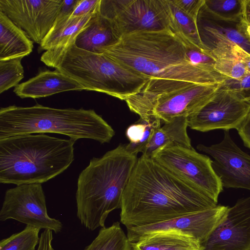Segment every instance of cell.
Returning a JSON list of instances; mask_svg holds the SVG:
<instances>
[{"mask_svg":"<svg viewBox=\"0 0 250 250\" xmlns=\"http://www.w3.org/2000/svg\"><path fill=\"white\" fill-rule=\"evenodd\" d=\"M101 0H80L71 14L72 17H81L96 14L100 12Z\"/></svg>","mask_w":250,"mask_h":250,"instance_id":"cell-33","label":"cell"},{"mask_svg":"<svg viewBox=\"0 0 250 250\" xmlns=\"http://www.w3.org/2000/svg\"><path fill=\"white\" fill-rule=\"evenodd\" d=\"M188 126L187 117H185L165 123L153 132L142 154L151 157L159 149L173 146L192 147L187 131Z\"/></svg>","mask_w":250,"mask_h":250,"instance_id":"cell-19","label":"cell"},{"mask_svg":"<svg viewBox=\"0 0 250 250\" xmlns=\"http://www.w3.org/2000/svg\"><path fill=\"white\" fill-rule=\"evenodd\" d=\"M222 86L232 91L242 99L250 102V74L238 79L228 78Z\"/></svg>","mask_w":250,"mask_h":250,"instance_id":"cell-31","label":"cell"},{"mask_svg":"<svg viewBox=\"0 0 250 250\" xmlns=\"http://www.w3.org/2000/svg\"><path fill=\"white\" fill-rule=\"evenodd\" d=\"M22 58L0 60V93L16 86L24 77Z\"/></svg>","mask_w":250,"mask_h":250,"instance_id":"cell-27","label":"cell"},{"mask_svg":"<svg viewBox=\"0 0 250 250\" xmlns=\"http://www.w3.org/2000/svg\"><path fill=\"white\" fill-rule=\"evenodd\" d=\"M222 83L205 84L178 82L167 84L145 85L125 100L130 110L146 120L155 115L164 123L188 117L207 104Z\"/></svg>","mask_w":250,"mask_h":250,"instance_id":"cell-7","label":"cell"},{"mask_svg":"<svg viewBox=\"0 0 250 250\" xmlns=\"http://www.w3.org/2000/svg\"><path fill=\"white\" fill-rule=\"evenodd\" d=\"M99 12L119 39L135 32L172 30L167 0H101Z\"/></svg>","mask_w":250,"mask_h":250,"instance_id":"cell-8","label":"cell"},{"mask_svg":"<svg viewBox=\"0 0 250 250\" xmlns=\"http://www.w3.org/2000/svg\"><path fill=\"white\" fill-rule=\"evenodd\" d=\"M182 41L185 45L187 58L191 64L208 71L217 72L214 69L215 61L207 50L188 42Z\"/></svg>","mask_w":250,"mask_h":250,"instance_id":"cell-29","label":"cell"},{"mask_svg":"<svg viewBox=\"0 0 250 250\" xmlns=\"http://www.w3.org/2000/svg\"><path fill=\"white\" fill-rule=\"evenodd\" d=\"M75 39L45 51L41 61L75 80L86 90L103 92L121 100L139 92L149 81L104 54L77 47Z\"/></svg>","mask_w":250,"mask_h":250,"instance_id":"cell-6","label":"cell"},{"mask_svg":"<svg viewBox=\"0 0 250 250\" xmlns=\"http://www.w3.org/2000/svg\"><path fill=\"white\" fill-rule=\"evenodd\" d=\"M247 32L249 35V37L250 39V26L249 25L247 27Z\"/></svg>","mask_w":250,"mask_h":250,"instance_id":"cell-39","label":"cell"},{"mask_svg":"<svg viewBox=\"0 0 250 250\" xmlns=\"http://www.w3.org/2000/svg\"><path fill=\"white\" fill-rule=\"evenodd\" d=\"M202 250H249L250 196L239 199L229 208L223 220L208 239Z\"/></svg>","mask_w":250,"mask_h":250,"instance_id":"cell-16","label":"cell"},{"mask_svg":"<svg viewBox=\"0 0 250 250\" xmlns=\"http://www.w3.org/2000/svg\"><path fill=\"white\" fill-rule=\"evenodd\" d=\"M171 1L196 21L199 11L205 3V0H171Z\"/></svg>","mask_w":250,"mask_h":250,"instance_id":"cell-32","label":"cell"},{"mask_svg":"<svg viewBox=\"0 0 250 250\" xmlns=\"http://www.w3.org/2000/svg\"><path fill=\"white\" fill-rule=\"evenodd\" d=\"M79 0H63V3L59 11L56 20L71 16Z\"/></svg>","mask_w":250,"mask_h":250,"instance_id":"cell-37","label":"cell"},{"mask_svg":"<svg viewBox=\"0 0 250 250\" xmlns=\"http://www.w3.org/2000/svg\"><path fill=\"white\" fill-rule=\"evenodd\" d=\"M53 239V231L50 229H44L40 235L37 250H55L52 247Z\"/></svg>","mask_w":250,"mask_h":250,"instance_id":"cell-36","label":"cell"},{"mask_svg":"<svg viewBox=\"0 0 250 250\" xmlns=\"http://www.w3.org/2000/svg\"><path fill=\"white\" fill-rule=\"evenodd\" d=\"M228 208L227 206L217 205L154 224L126 228V235L132 243L150 234L176 231L190 235L202 244L223 220Z\"/></svg>","mask_w":250,"mask_h":250,"instance_id":"cell-12","label":"cell"},{"mask_svg":"<svg viewBox=\"0 0 250 250\" xmlns=\"http://www.w3.org/2000/svg\"><path fill=\"white\" fill-rule=\"evenodd\" d=\"M95 15L69 16L56 20L52 29L40 44L41 48L46 51L67 44L75 39Z\"/></svg>","mask_w":250,"mask_h":250,"instance_id":"cell-22","label":"cell"},{"mask_svg":"<svg viewBox=\"0 0 250 250\" xmlns=\"http://www.w3.org/2000/svg\"><path fill=\"white\" fill-rule=\"evenodd\" d=\"M232 50L236 59L243 64L250 73V53L238 45H233Z\"/></svg>","mask_w":250,"mask_h":250,"instance_id":"cell-35","label":"cell"},{"mask_svg":"<svg viewBox=\"0 0 250 250\" xmlns=\"http://www.w3.org/2000/svg\"><path fill=\"white\" fill-rule=\"evenodd\" d=\"M83 250H132L131 244L120 223L101 228L98 235Z\"/></svg>","mask_w":250,"mask_h":250,"instance_id":"cell-24","label":"cell"},{"mask_svg":"<svg viewBox=\"0 0 250 250\" xmlns=\"http://www.w3.org/2000/svg\"><path fill=\"white\" fill-rule=\"evenodd\" d=\"M103 54L148 78V84L174 82L211 84L228 78L191 64L183 42L170 29L125 35Z\"/></svg>","mask_w":250,"mask_h":250,"instance_id":"cell-2","label":"cell"},{"mask_svg":"<svg viewBox=\"0 0 250 250\" xmlns=\"http://www.w3.org/2000/svg\"><path fill=\"white\" fill-rule=\"evenodd\" d=\"M40 229L26 226L20 232L13 233L0 242V250H35L40 241Z\"/></svg>","mask_w":250,"mask_h":250,"instance_id":"cell-26","label":"cell"},{"mask_svg":"<svg viewBox=\"0 0 250 250\" xmlns=\"http://www.w3.org/2000/svg\"><path fill=\"white\" fill-rule=\"evenodd\" d=\"M78 82L59 70L41 71L28 81L18 84L14 92L21 98H40L60 92L83 90Z\"/></svg>","mask_w":250,"mask_h":250,"instance_id":"cell-17","label":"cell"},{"mask_svg":"<svg viewBox=\"0 0 250 250\" xmlns=\"http://www.w3.org/2000/svg\"><path fill=\"white\" fill-rule=\"evenodd\" d=\"M205 4L214 14L228 19L242 17L244 7V0H205Z\"/></svg>","mask_w":250,"mask_h":250,"instance_id":"cell-28","label":"cell"},{"mask_svg":"<svg viewBox=\"0 0 250 250\" xmlns=\"http://www.w3.org/2000/svg\"><path fill=\"white\" fill-rule=\"evenodd\" d=\"M172 21V31L182 40L203 48L197 27V21L167 0Z\"/></svg>","mask_w":250,"mask_h":250,"instance_id":"cell-25","label":"cell"},{"mask_svg":"<svg viewBox=\"0 0 250 250\" xmlns=\"http://www.w3.org/2000/svg\"><path fill=\"white\" fill-rule=\"evenodd\" d=\"M244 7L242 18L245 23L250 25V0H244Z\"/></svg>","mask_w":250,"mask_h":250,"instance_id":"cell-38","label":"cell"},{"mask_svg":"<svg viewBox=\"0 0 250 250\" xmlns=\"http://www.w3.org/2000/svg\"><path fill=\"white\" fill-rule=\"evenodd\" d=\"M131 244L132 250H202L197 239L176 231L150 234Z\"/></svg>","mask_w":250,"mask_h":250,"instance_id":"cell-21","label":"cell"},{"mask_svg":"<svg viewBox=\"0 0 250 250\" xmlns=\"http://www.w3.org/2000/svg\"><path fill=\"white\" fill-rule=\"evenodd\" d=\"M33 48V42L26 33L0 11V60L23 58Z\"/></svg>","mask_w":250,"mask_h":250,"instance_id":"cell-20","label":"cell"},{"mask_svg":"<svg viewBox=\"0 0 250 250\" xmlns=\"http://www.w3.org/2000/svg\"><path fill=\"white\" fill-rule=\"evenodd\" d=\"M138 159L119 145L93 157L80 173L76 192L77 216L90 231L104 227L108 214L121 208L124 192Z\"/></svg>","mask_w":250,"mask_h":250,"instance_id":"cell-3","label":"cell"},{"mask_svg":"<svg viewBox=\"0 0 250 250\" xmlns=\"http://www.w3.org/2000/svg\"><path fill=\"white\" fill-rule=\"evenodd\" d=\"M216 206L202 191L142 154L123 193L120 221L126 228L138 227Z\"/></svg>","mask_w":250,"mask_h":250,"instance_id":"cell-1","label":"cell"},{"mask_svg":"<svg viewBox=\"0 0 250 250\" xmlns=\"http://www.w3.org/2000/svg\"><path fill=\"white\" fill-rule=\"evenodd\" d=\"M197 148L213 159V168L223 187L250 190V155L236 145L228 130H224L220 143L210 146L199 144Z\"/></svg>","mask_w":250,"mask_h":250,"instance_id":"cell-14","label":"cell"},{"mask_svg":"<svg viewBox=\"0 0 250 250\" xmlns=\"http://www.w3.org/2000/svg\"><path fill=\"white\" fill-rule=\"evenodd\" d=\"M161 120L153 115L148 120L140 118L134 124L128 127L126 135L129 143L125 145L126 150L137 155L145 150L153 132L161 126Z\"/></svg>","mask_w":250,"mask_h":250,"instance_id":"cell-23","label":"cell"},{"mask_svg":"<svg viewBox=\"0 0 250 250\" xmlns=\"http://www.w3.org/2000/svg\"><path fill=\"white\" fill-rule=\"evenodd\" d=\"M67 136L75 141L91 139L109 143L115 135L112 127L93 109H60L39 104L15 105L0 109V139L37 133Z\"/></svg>","mask_w":250,"mask_h":250,"instance_id":"cell-5","label":"cell"},{"mask_svg":"<svg viewBox=\"0 0 250 250\" xmlns=\"http://www.w3.org/2000/svg\"><path fill=\"white\" fill-rule=\"evenodd\" d=\"M119 39L110 21L99 12L77 35L74 43L80 49L103 54L105 50L116 44Z\"/></svg>","mask_w":250,"mask_h":250,"instance_id":"cell-18","label":"cell"},{"mask_svg":"<svg viewBox=\"0 0 250 250\" xmlns=\"http://www.w3.org/2000/svg\"><path fill=\"white\" fill-rule=\"evenodd\" d=\"M197 25L202 46L206 50L211 51L238 45L250 53L248 25L242 17L236 19L220 17L210 11L204 3L199 11Z\"/></svg>","mask_w":250,"mask_h":250,"instance_id":"cell-15","label":"cell"},{"mask_svg":"<svg viewBox=\"0 0 250 250\" xmlns=\"http://www.w3.org/2000/svg\"><path fill=\"white\" fill-rule=\"evenodd\" d=\"M63 0H0V11L36 43L53 26Z\"/></svg>","mask_w":250,"mask_h":250,"instance_id":"cell-13","label":"cell"},{"mask_svg":"<svg viewBox=\"0 0 250 250\" xmlns=\"http://www.w3.org/2000/svg\"><path fill=\"white\" fill-rule=\"evenodd\" d=\"M215 61V70L229 78L238 79L250 74L246 67L235 58L218 59Z\"/></svg>","mask_w":250,"mask_h":250,"instance_id":"cell-30","label":"cell"},{"mask_svg":"<svg viewBox=\"0 0 250 250\" xmlns=\"http://www.w3.org/2000/svg\"><path fill=\"white\" fill-rule=\"evenodd\" d=\"M249 26H250V25H249Z\"/></svg>","mask_w":250,"mask_h":250,"instance_id":"cell-40","label":"cell"},{"mask_svg":"<svg viewBox=\"0 0 250 250\" xmlns=\"http://www.w3.org/2000/svg\"><path fill=\"white\" fill-rule=\"evenodd\" d=\"M250 112V101L242 99L221 84L207 104L187 117L188 125L201 132L217 129L237 130Z\"/></svg>","mask_w":250,"mask_h":250,"instance_id":"cell-11","label":"cell"},{"mask_svg":"<svg viewBox=\"0 0 250 250\" xmlns=\"http://www.w3.org/2000/svg\"></svg>","mask_w":250,"mask_h":250,"instance_id":"cell-41","label":"cell"},{"mask_svg":"<svg viewBox=\"0 0 250 250\" xmlns=\"http://www.w3.org/2000/svg\"><path fill=\"white\" fill-rule=\"evenodd\" d=\"M237 130L244 145L250 149V112Z\"/></svg>","mask_w":250,"mask_h":250,"instance_id":"cell-34","label":"cell"},{"mask_svg":"<svg viewBox=\"0 0 250 250\" xmlns=\"http://www.w3.org/2000/svg\"><path fill=\"white\" fill-rule=\"evenodd\" d=\"M76 141L44 133L0 139V183H45L65 171L74 160Z\"/></svg>","mask_w":250,"mask_h":250,"instance_id":"cell-4","label":"cell"},{"mask_svg":"<svg viewBox=\"0 0 250 250\" xmlns=\"http://www.w3.org/2000/svg\"><path fill=\"white\" fill-rule=\"evenodd\" d=\"M151 157L217 203L223 187L208 156L197 152L193 147L173 146L159 149Z\"/></svg>","mask_w":250,"mask_h":250,"instance_id":"cell-9","label":"cell"},{"mask_svg":"<svg viewBox=\"0 0 250 250\" xmlns=\"http://www.w3.org/2000/svg\"><path fill=\"white\" fill-rule=\"evenodd\" d=\"M13 219L40 229L62 231V223L50 217L40 184H23L7 189L0 210V221Z\"/></svg>","mask_w":250,"mask_h":250,"instance_id":"cell-10","label":"cell"}]
</instances>
